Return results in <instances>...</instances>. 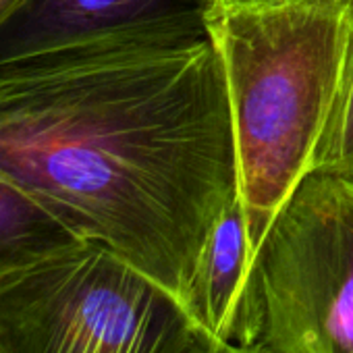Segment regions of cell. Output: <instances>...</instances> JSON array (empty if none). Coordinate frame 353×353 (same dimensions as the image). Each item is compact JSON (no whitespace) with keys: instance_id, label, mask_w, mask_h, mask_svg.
<instances>
[{"instance_id":"obj_1","label":"cell","mask_w":353,"mask_h":353,"mask_svg":"<svg viewBox=\"0 0 353 353\" xmlns=\"http://www.w3.org/2000/svg\"><path fill=\"white\" fill-rule=\"evenodd\" d=\"M0 172L185 303L210 229L239 198L210 36H110L3 63Z\"/></svg>"},{"instance_id":"obj_2","label":"cell","mask_w":353,"mask_h":353,"mask_svg":"<svg viewBox=\"0 0 353 353\" xmlns=\"http://www.w3.org/2000/svg\"><path fill=\"white\" fill-rule=\"evenodd\" d=\"M233 123L237 196L254 252L312 172L343 71L349 0L206 13Z\"/></svg>"},{"instance_id":"obj_3","label":"cell","mask_w":353,"mask_h":353,"mask_svg":"<svg viewBox=\"0 0 353 353\" xmlns=\"http://www.w3.org/2000/svg\"><path fill=\"white\" fill-rule=\"evenodd\" d=\"M164 285L79 239L0 279V353H214L223 347Z\"/></svg>"},{"instance_id":"obj_4","label":"cell","mask_w":353,"mask_h":353,"mask_svg":"<svg viewBox=\"0 0 353 353\" xmlns=\"http://www.w3.org/2000/svg\"><path fill=\"white\" fill-rule=\"evenodd\" d=\"M262 353H353V176L310 172L252 266Z\"/></svg>"},{"instance_id":"obj_5","label":"cell","mask_w":353,"mask_h":353,"mask_svg":"<svg viewBox=\"0 0 353 353\" xmlns=\"http://www.w3.org/2000/svg\"><path fill=\"white\" fill-rule=\"evenodd\" d=\"M204 0H28L0 32V65L96 38H208Z\"/></svg>"},{"instance_id":"obj_6","label":"cell","mask_w":353,"mask_h":353,"mask_svg":"<svg viewBox=\"0 0 353 353\" xmlns=\"http://www.w3.org/2000/svg\"><path fill=\"white\" fill-rule=\"evenodd\" d=\"M254 256L237 198L210 229L185 295L192 316L225 345L256 347L262 332L260 301L252 281Z\"/></svg>"},{"instance_id":"obj_7","label":"cell","mask_w":353,"mask_h":353,"mask_svg":"<svg viewBox=\"0 0 353 353\" xmlns=\"http://www.w3.org/2000/svg\"><path fill=\"white\" fill-rule=\"evenodd\" d=\"M75 241L79 237L0 172V279Z\"/></svg>"},{"instance_id":"obj_8","label":"cell","mask_w":353,"mask_h":353,"mask_svg":"<svg viewBox=\"0 0 353 353\" xmlns=\"http://www.w3.org/2000/svg\"><path fill=\"white\" fill-rule=\"evenodd\" d=\"M312 172L353 176V0H349V28L339 92L314 154Z\"/></svg>"},{"instance_id":"obj_9","label":"cell","mask_w":353,"mask_h":353,"mask_svg":"<svg viewBox=\"0 0 353 353\" xmlns=\"http://www.w3.org/2000/svg\"><path fill=\"white\" fill-rule=\"evenodd\" d=\"M208 11L214 9H266V7H281L297 0H204Z\"/></svg>"},{"instance_id":"obj_10","label":"cell","mask_w":353,"mask_h":353,"mask_svg":"<svg viewBox=\"0 0 353 353\" xmlns=\"http://www.w3.org/2000/svg\"><path fill=\"white\" fill-rule=\"evenodd\" d=\"M28 3V0H0V32L5 30L9 19Z\"/></svg>"},{"instance_id":"obj_11","label":"cell","mask_w":353,"mask_h":353,"mask_svg":"<svg viewBox=\"0 0 353 353\" xmlns=\"http://www.w3.org/2000/svg\"><path fill=\"white\" fill-rule=\"evenodd\" d=\"M214 353H262L258 347H237V345H223Z\"/></svg>"}]
</instances>
